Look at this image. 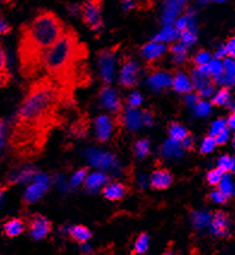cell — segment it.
<instances>
[{"label": "cell", "instance_id": "1", "mask_svg": "<svg viewBox=\"0 0 235 255\" xmlns=\"http://www.w3.org/2000/svg\"><path fill=\"white\" fill-rule=\"evenodd\" d=\"M72 90L42 77L30 84L14 119L10 145L20 158L38 155L49 131L60 123L61 108L72 101Z\"/></svg>", "mask_w": 235, "mask_h": 255}, {"label": "cell", "instance_id": "2", "mask_svg": "<svg viewBox=\"0 0 235 255\" xmlns=\"http://www.w3.org/2000/svg\"><path fill=\"white\" fill-rule=\"evenodd\" d=\"M66 29L64 22L52 11H41L30 23L22 25L18 58L23 77L35 78L42 72L44 55Z\"/></svg>", "mask_w": 235, "mask_h": 255}, {"label": "cell", "instance_id": "3", "mask_svg": "<svg viewBox=\"0 0 235 255\" xmlns=\"http://www.w3.org/2000/svg\"><path fill=\"white\" fill-rule=\"evenodd\" d=\"M87 58V46L79 42L77 32L68 26L44 55L43 71L46 77L73 91L79 85L87 84L90 79L85 64Z\"/></svg>", "mask_w": 235, "mask_h": 255}, {"label": "cell", "instance_id": "4", "mask_svg": "<svg viewBox=\"0 0 235 255\" xmlns=\"http://www.w3.org/2000/svg\"><path fill=\"white\" fill-rule=\"evenodd\" d=\"M83 22L87 24L91 30H97L102 26V2L101 1H85L81 7Z\"/></svg>", "mask_w": 235, "mask_h": 255}, {"label": "cell", "instance_id": "5", "mask_svg": "<svg viewBox=\"0 0 235 255\" xmlns=\"http://www.w3.org/2000/svg\"><path fill=\"white\" fill-rule=\"evenodd\" d=\"M52 230V223L42 215H34L29 222V234L34 240H42Z\"/></svg>", "mask_w": 235, "mask_h": 255}, {"label": "cell", "instance_id": "6", "mask_svg": "<svg viewBox=\"0 0 235 255\" xmlns=\"http://www.w3.org/2000/svg\"><path fill=\"white\" fill-rule=\"evenodd\" d=\"M100 100L102 106L105 108L118 115V118H121V112H123V107H121L120 97L117 91L113 88H103L100 93Z\"/></svg>", "mask_w": 235, "mask_h": 255}, {"label": "cell", "instance_id": "7", "mask_svg": "<svg viewBox=\"0 0 235 255\" xmlns=\"http://www.w3.org/2000/svg\"><path fill=\"white\" fill-rule=\"evenodd\" d=\"M100 69L101 76L106 83H111L114 76V50L113 49H103L101 50L100 54Z\"/></svg>", "mask_w": 235, "mask_h": 255}, {"label": "cell", "instance_id": "8", "mask_svg": "<svg viewBox=\"0 0 235 255\" xmlns=\"http://www.w3.org/2000/svg\"><path fill=\"white\" fill-rule=\"evenodd\" d=\"M139 66L132 60L125 61L120 71V83L126 88L136 87L138 83Z\"/></svg>", "mask_w": 235, "mask_h": 255}, {"label": "cell", "instance_id": "9", "mask_svg": "<svg viewBox=\"0 0 235 255\" xmlns=\"http://www.w3.org/2000/svg\"><path fill=\"white\" fill-rule=\"evenodd\" d=\"M47 188H48V180H47L46 176L41 175V176L37 177L36 182L29 186V188L25 191L24 201L28 204H32L35 201L40 200L47 192Z\"/></svg>", "mask_w": 235, "mask_h": 255}, {"label": "cell", "instance_id": "10", "mask_svg": "<svg viewBox=\"0 0 235 255\" xmlns=\"http://www.w3.org/2000/svg\"><path fill=\"white\" fill-rule=\"evenodd\" d=\"M88 158L89 161L95 167L99 169H111L114 168L117 165V158L115 156L111 155V153L102 152L99 150H90L88 152Z\"/></svg>", "mask_w": 235, "mask_h": 255}, {"label": "cell", "instance_id": "11", "mask_svg": "<svg viewBox=\"0 0 235 255\" xmlns=\"http://www.w3.org/2000/svg\"><path fill=\"white\" fill-rule=\"evenodd\" d=\"M211 229L216 236L223 237L229 231V217L226 212L216 211L211 217Z\"/></svg>", "mask_w": 235, "mask_h": 255}, {"label": "cell", "instance_id": "12", "mask_svg": "<svg viewBox=\"0 0 235 255\" xmlns=\"http://www.w3.org/2000/svg\"><path fill=\"white\" fill-rule=\"evenodd\" d=\"M173 183V175L167 169L155 170L150 176V185L154 189H166Z\"/></svg>", "mask_w": 235, "mask_h": 255}, {"label": "cell", "instance_id": "13", "mask_svg": "<svg viewBox=\"0 0 235 255\" xmlns=\"http://www.w3.org/2000/svg\"><path fill=\"white\" fill-rule=\"evenodd\" d=\"M95 126H96L97 140L101 141V143L108 140L113 129V123L111 119L106 117V115H100L95 120Z\"/></svg>", "mask_w": 235, "mask_h": 255}, {"label": "cell", "instance_id": "14", "mask_svg": "<svg viewBox=\"0 0 235 255\" xmlns=\"http://www.w3.org/2000/svg\"><path fill=\"white\" fill-rule=\"evenodd\" d=\"M126 193H127V187L120 182L108 183V185H106L102 189L103 197L111 201L123 199L125 195H126Z\"/></svg>", "mask_w": 235, "mask_h": 255}, {"label": "cell", "instance_id": "15", "mask_svg": "<svg viewBox=\"0 0 235 255\" xmlns=\"http://www.w3.org/2000/svg\"><path fill=\"white\" fill-rule=\"evenodd\" d=\"M185 7V1H167L166 4L165 13L162 16V20L165 23V26L171 25L177 18V16Z\"/></svg>", "mask_w": 235, "mask_h": 255}, {"label": "cell", "instance_id": "16", "mask_svg": "<svg viewBox=\"0 0 235 255\" xmlns=\"http://www.w3.org/2000/svg\"><path fill=\"white\" fill-rule=\"evenodd\" d=\"M124 124L130 131H137L143 125L142 112L137 108H129L124 114Z\"/></svg>", "mask_w": 235, "mask_h": 255}, {"label": "cell", "instance_id": "17", "mask_svg": "<svg viewBox=\"0 0 235 255\" xmlns=\"http://www.w3.org/2000/svg\"><path fill=\"white\" fill-rule=\"evenodd\" d=\"M172 85L180 94H190L195 89L192 85L191 79L183 72H178L172 78Z\"/></svg>", "mask_w": 235, "mask_h": 255}, {"label": "cell", "instance_id": "18", "mask_svg": "<svg viewBox=\"0 0 235 255\" xmlns=\"http://www.w3.org/2000/svg\"><path fill=\"white\" fill-rule=\"evenodd\" d=\"M25 229V224L22 219L19 218H12L10 221H7L6 223L2 227L4 234L7 237H16L19 236Z\"/></svg>", "mask_w": 235, "mask_h": 255}, {"label": "cell", "instance_id": "19", "mask_svg": "<svg viewBox=\"0 0 235 255\" xmlns=\"http://www.w3.org/2000/svg\"><path fill=\"white\" fill-rule=\"evenodd\" d=\"M166 47L162 43H147L145 46L142 47L141 52L144 58H147L148 60H156L157 58H160L163 53H165Z\"/></svg>", "mask_w": 235, "mask_h": 255}, {"label": "cell", "instance_id": "20", "mask_svg": "<svg viewBox=\"0 0 235 255\" xmlns=\"http://www.w3.org/2000/svg\"><path fill=\"white\" fill-rule=\"evenodd\" d=\"M222 66H223V75L217 82H220L221 84H226V85H233L234 72H235L234 60L231 58L225 59V61L222 62Z\"/></svg>", "mask_w": 235, "mask_h": 255}, {"label": "cell", "instance_id": "21", "mask_svg": "<svg viewBox=\"0 0 235 255\" xmlns=\"http://www.w3.org/2000/svg\"><path fill=\"white\" fill-rule=\"evenodd\" d=\"M71 239L78 243H85L91 239V231L84 225H74L68 230Z\"/></svg>", "mask_w": 235, "mask_h": 255}, {"label": "cell", "instance_id": "22", "mask_svg": "<svg viewBox=\"0 0 235 255\" xmlns=\"http://www.w3.org/2000/svg\"><path fill=\"white\" fill-rule=\"evenodd\" d=\"M149 85L153 89H156V90L168 88L169 85H172V77L168 73H155L149 78Z\"/></svg>", "mask_w": 235, "mask_h": 255}, {"label": "cell", "instance_id": "23", "mask_svg": "<svg viewBox=\"0 0 235 255\" xmlns=\"http://www.w3.org/2000/svg\"><path fill=\"white\" fill-rule=\"evenodd\" d=\"M184 147L180 141L168 139L162 147V153L167 157H179L183 155Z\"/></svg>", "mask_w": 235, "mask_h": 255}, {"label": "cell", "instance_id": "24", "mask_svg": "<svg viewBox=\"0 0 235 255\" xmlns=\"http://www.w3.org/2000/svg\"><path fill=\"white\" fill-rule=\"evenodd\" d=\"M108 181V176L103 173H93L85 179V187L89 191H96Z\"/></svg>", "mask_w": 235, "mask_h": 255}, {"label": "cell", "instance_id": "25", "mask_svg": "<svg viewBox=\"0 0 235 255\" xmlns=\"http://www.w3.org/2000/svg\"><path fill=\"white\" fill-rule=\"evenodd\" d=\"M179 32H178L172 25L165 26L160 34H157L154 37V43H161V42H171V41H175L179 37Z\"/></svg>", "mask_w": 235, "mask_h": 255}, {"label": "cell", "instance_id": "26", "mask_svg": "<svg viewBox=\"0 0 235 255\" xmlns=\"http://www.w3.org/2000/svg\"><path fill=\"white\" fill-rule=\"evenodd\" d=\"M168 132H169V135H171V139L180 141V143L184 140V139L189 137V135H191L190 131H187L185 127L181 126V125L178 123H172L169 125Z\"/></svg>", "mask_w": 235, "mask_h": 255}, {"label": "cell", "instance_id": "27", "mask_svg": "<svg viewBox=\"0 0 235 255\" xmlns=\"http://www.w3.org/2000/svg\"><path fill=\"white\" fill-rule=\"evenodd\" d=\"M148 247H149V236L145 233H143L138 236V239L136 240L135 247H133V254H138V255L144 254L145 252L148 251Z\"/></svg>", "mask_w": 235, "mask_h": 255}, {"label": "cell", "instance_id": "28", "mask_svg": "<svg viewBox=\"0 0 235 255\" xmlns=\"http://www.w3.org/2000/svg\"><path fill=\"white\" fill-rule=\"evenodd\" d=\"M192 78H193L192 79V81H193V83H192L193 88L198 89V90H199V89H202V88L208 87V85H213V79L208 78V77H205L203 75H201V73H199L197 70L193 71Z\"/></svg>", "mask_w": 235, "mask_h": 255}, {"label": "cell", "instance_id": "29", "mask_svg": "<svg viewBox=\"0 0 235 255\" xmlns=\"http://www.w3.org/2000/svg\"><path fill=\"white\" fill-rule=\"evenodd\" d=\"M229 97H231L229 88L228 87H223L221 90H220L219 93L215 95V97H214L213 101H211L210 105L217 106V107L225 106V105H227V103H228Z\"/></svg>", "mask_w": 235, "mask_h": 255}, {"label": "cell", "instance_id": "30", "mask_svg": "<svg viewBox=\"0 0 235 255\" xmlns=\"http://www.w3.org/2000/svg\"><path fill=\"white\" fill-rule=\"evenodd\" d=\"M192 22H193V17H192L191 13L184 14L183 17H180V18L178 19L177 22H175L174 29L180 34V32L189 30L190 25L192 24Z\"/></svg>", "mask_w": 235, "mask_h": 255}, {"label": "cell", "instance_id": "31", "mask_svg": "<svg viewBox=\"0 0 235 255\" xmlns=\"http://www.w3.org/2000/svg\"><path fill=\"white\" fill-rule=\"evenodd\" d=\"M209 67H210V75H211V79L213 81L217 82L220 78H221L223 75V66H222V62L220 60H210L209 62Z\"/></svg>", "mask_w": 235, "mask_h": 255}, {"label": "cell", "instance_id": "32", "mask_svg": "<svg viewBox=\"0 0 235 255\" xmlns=\"http://www.w3.org/2000/svg\"><path fill=\"white\" fill-rule=\"evenodd\" d=\"M219 191L226 195V197H231L233 193V183H232L231 177L227 174H223L221 182L219 183Z\"/></svg>", "mask_w": 235, "mask_h": 255}, {"label": "cell", "instance_id": "33", "mask_svg": "<svg viewBox=\"0 0 235 255\" xmlns=\"http://www.w3.org/2000/svg\"><path fill=\"white\" fill-rule=\"evenodd\" d=\"M135 151L139 158H144V157H147L149 155V152H150V143H149L148 140H145V139L138 140L135 144Z\"/></svg>", "mask_w": 235, "mask_h": 255}, {"label": "cell", "instance_id": "34", "mask_svg": "<svg viewBox=\"0 0 235 255\" xmlns=\"http://www.w3.org/2000/svg\"><path fill=\"white\" fill-rule=\"evenodd\" d=\"M223 174H227L229 171L234 170V158H231L229 156H222L219 159V168Z\"/></svg>", "mask_w": 235, "mask_h": 255}, {"label": "cell", "instance_id": "35", "mask_svg": "<svg viewBox=\"0 0 235 255\" xmlns=\"http://www.w3.org/2000/svg\"><path fill=\"white\" fill-rule=\"evenodd\" d=\"M179 37H180V40H181V43L180 44H183V46L185 47V48H187V47L191 46V44L195 43L196 40H197V36H196L195 31L190 30V29H189V30H185V31L180 32Z\"/></svg>", "mask_w": 235, "mask_h": 255}, {"label": "cell", "instance_id": "36", "mask_svg": "<svg viewBox=\"0 0 235 255\" xmlns=\"http://www.w3.org/2000/svg\"><path fill=\"white\" fill-rule=\"evenodd\" d=\"M215 147H216L215 138L210 137V135H208V137H205V139L203 140V143H202L201 153H202V155H207V153L213 152V151L215 150Z\"/></svg>", "mask_w": 235, "mask_h": 255}, {"label": "cell", "instance_id": "37", "mask_svg": "<svg viewBox=\"0 0 235 255\" xmlns=\"http://www.w3.org/2000/svg\"><path fill=\"white\" fill-rule=\"evenodd\" d=\"M169 49H171V52L174 54L175 61L180 62V61L185 60V58L187 55V49L183 46V44H174V46H172Z\"/></svg>", "mask_w": 235, "mask_h": 255}, {"label": "cell", "instance_id": "38", "mask_svg": "<svg viewBox=\"0 0 235 255\" xmlns=\"http://www.w3.org/2000/svg\"><path fill=\"white\" fill-rule=\"evenodd\" d=\"M227 128V126H226V120L225 119H217V120L211 125V128H210V137H214L215 138L216 135H219L220 133H221L223 129Z\"/></svg>", "mask_w": 235, "mask_h": 255}, {"label": "cell", "instance_id": "39", "mask_svg": "<svg viewBox=\"0 0 235 255\" xmlns=\"http://www.w3.org/2000/svg\"><path fill=\"white\" fill-rule=\"evenodd\" d=\"M223 176V173L220 169H214L208 173L207 175V181L209 182V185L211 186H219V183L221 182Z\"/></svg>", "mask_w": 235, "mask_h": 255}, {"label": "cell", "instance_id": "40", "mask_svg": "<svg viewBox=\"0 0 235 255\" xmlns=\"http://www.w3.org/2000/svg\"><path fill=\"white\" fill-rule=\"evenodd\" d=\"M195 109L196 114L199 115V117H207L211 111V105L207 101H198L197 105L195 106Z\"/></svg>", "mask_w": 235, "mask_h": 255}, {"label": "cell", "instance_id": "41", "mask_svg": "<svg viewBox=\"0 0 235 255\" xmlns=\"http://www.w3.org/2000/svg\"><path fill=\"white\" fill-rule=\"evenodd\" d=\"M87 175H88V169L87 168L79 169V170L73 175L72 179H71V183H72V186L81 185L83 181H85V179H87Z\"/></svg>", "mask_w": 235, "mask_h": 255}, {"label": "cell", "instance_id": "42", "mask_svg": "<svg viewBox=\"0 0 235 255\" xmlns=\"http://www.w3.org/2000/svg\"><path fill=\"white\" fill-rule=\"evenodd\" d=\"M210 60H211L210 53L205 52V50H202V52H199L198 54L195 56V64L197 65L198 67L209 64Z\"/></svg>", "mask_w": 235, "mask_h": 255}, {"label": "cell", "instance_id": "43", "mask_svg": "<svg viewBox=\"0 0 235 255\" xmlns=\"http://www.w3.org/2000/svg\"><path fill=\"white\" fill-rule=\"evenodd\" d=\"M211 217L213 216L208 212H198L195 215V223L198 225V227H202V225L208 224L211 222Z\"/></svg>", "mask_w": 235, "mask_h": 255}, {"label": "cell", "instance_id": "44", "mask_svg": "<svg viewBox=\"0 0 235 255\" xmlns=\"http://www.w3.org/2000/svg\"><path fill=\"white\" fill-rule=\"evenodd\" d=\"M142 100H143L142 95L135 91V93H132L129 96V99H127V103H129L130 108H137V107L141 106Z\"/></svg>", "mask_w": 235, "mask_h": 255}, {"label": "cell", "instance_id": "45", "mask_svg": "<svg viewBox=\"0 0 235 255\" xmlns=\"http://www.w3.org/2000/svg\"><path fill=\"white\" fill-rule=\"evenodd\" d=\"M210 200H213L214 203H217V204H226L228 201L229 198L226 197L225 194L221 193V192L219 191V189H216V191H213L209 195Z\"/></svg>", "mask_w": 235, "mask_h": 255}, {"label": "cell", "instance_id": "46", "mask_svg": "<svg viewBox=\"0 0 235 255\" xmlns=\"http://www.w3.org/2000/svg\"><path fill=\"white\" fill-rule=\"evenodd\" d=\"M0 76H7L6 55L2 49H0Z\"/></svg>", "mask_w": 235, "mask_h": 255}, {"label": "cell", "instance_id": "47", "mask_svg": "<svg viewBox=\"0 0 235 255\" xmlns=\"http://www.w3.org/2000/svg\"><path fill=\"white\" fill-rule=\"evenodd\" d=\"M228 139H229V129L226 128V129H223V131L220 133L219 135H216L215 137L216 145L226 144L228 141Z\"/></svg>", "mask_w": 235, "mask_h": 255}, {"label": "cell", "instance_id": "48", "mask_svg": "<svg viewBox=\"0 0 235 255\" xmlns=\"http://www.w3.org/2000/svg\"><path fill=\"white\" fill-rule=\"evenodd\" d=\"M225 47H226V50H227V55L231 59H233L234 55H235V52H234V49H235V40H234V37H232L231 40H229L228 42H227V44H225Z\"/></svg>", "mask_w": 235, "mask_h": 255}, {"label": "cell", "instance_id": "49", "mask_svg": "<svg viewBox=\"0 0 235 255\" xmlns=\"http://www.w3.org/2000/svg\"><path fill=\"white\" fill-rule=\"evenodd\" d=\"M214 93V85H208V87L202 88L198 90V97H209Z\"/></svg>", "mask_w": 235, "mask_h": 255}, {"label": "cell", "instance_id": "50", "mask_svg": "<svg viewBox=\"0 0 235 255\" xmlns=\"http://www.w3.org/2000/svg\"><path fill=\"white\" fill-rule=\"evenodd\" d=\"M142 115H143V124L147 125V126H151V125L154 124V118H153V114H151V112L144 111L142 112Z\"/></svg>", "mask_w": 235, "mask_h": 255}, {"label": "cell", "instance_id": "51", "mask_svg": "<svg viewBox=\"0 0 235 255\" xmlns=\"http://www.w3.org/2000/svg\"><path fill=\"white\" fill-rule=\"evenodd\" d=\"M181 145H183L184 149H187V150H192L193 145H195V141H193V138L191 137V135H189L186 139H184L183 141H181Z\"/></svg>", "mask_w": 235, "mask_h": 255}, {"label": "cell", "instance_id": "52", "mask_svg": "<svg viewBox=\"0 0 235 255\" xmlns=\"http://www.w3.org/2000/svg\"><path fill=\"white\" fill-rule=\"evenodd\" d=\"M10 30H11V26L8 25L4 19L0 18V35L7 34Z\"/></svg>", "mask_w": 235, "mask_h": 255}, {"label": "cell", "instance_id": "53", "mask_svg": "<svg viewBox=\"0 0 235 255\" xmlns=\"http://www.w3.org/2000/svg\"><path fill=\"white\" fill-rule=\"evenodd\" d=\"M198 101H201L199 100V97H198V95H192V94H190V95H187V97H186V102L189 103V105H191V106H193V105H197L198 103Z\"/></svg>", "mask_w": 235, "mask_h": 255}, {"label": "cell", "instance_id": "54", "mask_svg": "<svg viewBox=\"0 0 235 255\" xmlns=\"http://www.w3.org/2000/svg\"><path fill=\"white\" fill-rule=\"evenodd\" d=\"M226 55H227V50H226L225 46H222L220 47V49L215 53V59L216 60H221V59L225 58Z\"/></svg>", "mask_w": 235, "mask_h": 255}, {"label": "cell", "instance_id": "55", "mask_svg": "<svg viewBox=\"0 0 235 255\" xmlns=\"http://www.w3.org/2000/svg\"><path fill=\"white\" fill-rule=\"evenodd\" d=\"M226 126H227V128L228 129H233L234 127H235V117H234V114H232L231 117L228 118V120L226 121Z\"/></svg>", "mask_w": 235, "mask_h": 255}, {"label": "cell", "instance_id": "56", "mask_svg": "<svg viewBox=\"0 0 235 255\" xmlns=\"http://www.w3.org/2000/svg\"><path fill=\"white\" fill-rule=\"evenodd\" d=\"M123 6H124L125 10H131V8L136 7V4L133 1H124Z\"/></svg>", "mask_w": 235, "mask_h": 255}, {"label": "cell", "instance_id": "57", "mask_svg": "<svg viewBox=\"0 0 235 255\" xmlns=\"http://www.w3.org/2000/svg\"><path fill=\"white\" fill-rule=\"evenodd\" d=\"M7 79H8V75L7 76H0V88L5 84V82H6Z\"/></svg>", "mask_w": 235, "mask_h": 255}, {"label": "cell", "instance_id": "58", "mask_svg": "<svg viewBox=\"0 0 235 255\" xmlns=\"http://www.w3.org/2000/svg\"><path fill=\"white\" fill-rule=\"evenodd\" d=\"M2 132H4V124H2V120L0 119V138H1Z\"/></svg>", "mask_w": 235, "mask_h": 255}, {"label": "cell", "instance_id": "59", "mask_svg": "<svg viewBox=\"0 0 235 255\" xmlns=\"http://www.w3.org/2000/svg\"><path fill=\"white\" fill-rule=\"evenodd\" d=\"M1 195H2V188L0 187V198H1Z\"/></svg>", "mask_w": 235, "mask_h": 255}, {"label": "cell", "instance_id": "60", "mask_svg": "<svg viewBox=\"0 0 235 255\" xmlns=\"http://www.w3.org/2000/svg\"><path fill=\"white\" fill-rule=\"evenodd\" d=\"M162 255H175V254H173V253H165V254H162Z\"/></svg>", "mask_w": 235, "mask_h": 255}, {"label": "cell", "instance_id": "61", "mask_svg": "<svg viewBox=\"0 0 235 255\" xmlns=\"http://www.w3.org/2000/svg\"><path fill=\"white\" fill-rule=\"evenodd\" d=\"M0 147H1V138H0Z\"/></svg>", "mask_w": 235, "mask_h": 255}]
</instances>
